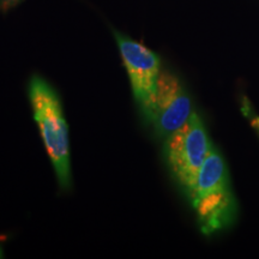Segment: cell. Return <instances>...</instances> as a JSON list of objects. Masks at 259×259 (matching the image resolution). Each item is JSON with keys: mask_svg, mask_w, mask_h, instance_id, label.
Segmentation results:
<instances>
[{"mask_svg": "<svg viewBox=\"0 0 259 259\" xmlns=\"http://www.w3.org/2000/svg\"><path fill=\"white\" fill-rule=\"evenodd\" d=\"M189 192L204 234H212L233 221L235 202L229 187L228 171L222 156L213 148Z\"/></svg>", "mask_w": 259, "mask_h": 259, "instance_id": "6da1fadb", "label": "cell"}, {"mask_svg": "<svg viewBox=\"0 0 259 259\" xmlns=\"http://www.w3.org/2000/svg\"><path fill=\"white\" fill-rule=\"evenodd\" d=\"M29 97L35 121L50 156L61 189L71 186L69 127L56 90L41 77L34 76L29 83Z\"/></svg>", "mask_w": 259, "mask_h": 259, "instance_id": "7a4b0ae2", "label": "cell"}, {"mask_svg": "<svg viewBox=\"0 0 259 259\" xmlns=\"http://www.w3.org/2000/svg\"><path fill=\"white\" fill-rule=\"evenodd\" d=\"M211 148L202 119L194 112L185 124L167 137L164 145L167 162L179 183L187 190L193 186Z\"/></svg>", "mask_w": 259, "mask_h": 259, "instance_id": "3957f363", "label": "cell"}, {"mask_svg": "<svg viewBox=\"0 0 259 259\" xmlns=\"http://www.w3.org/2000/svg\"><path fill=\"white\" fill-rule=\"evenodd\" d=\"M119 50L131 82L132 93L148 120L153 116L160 78V59L153 51L131 38L115 32Z\"/></svg>", "mask_w": 259, "mask_h": 259, "instance_id": "277c9868", "label": "cell"}, {"mask_svg": "<svg viewBox=\"0 0 259 259\" xmlns=\"http://www.w3.org/2000/svg\"><path fill=\"white\" fill-rule=\"evenodd\" d=\"M192 103L180 80L169 72H161L151 122L162 136L180 128L192 114Z\"/></svg>", "mask_w": 259, "mask_h": 259, "instance_id": "5b68a950", "label": "cell"}, {"mask_svg": "<svg viewBox=\"0 0 259 259\" xmlns=\"http://www.w3.org/2000/svg\"><path fill=\"white\" fill-rule=\"evenodd\" d=\"M253 126L258 130V132H259V118L254 119V120H253Z\"/></svg>", "mask_w": 259, "mask_h": 259, "instance_id": "8992f818", "label": "cell"}, {"mask_svg": "<svg viewBox=\"0 0 259 259\" xmlns=\"http://www.w3.org/2000/svg\"><path fill=\"white\" fill-rule=\"evenodd\" d=\"M0 258H3V250H2V247H0Z\"/></svg>", "mask_w": 259, "mask_h": 259, "instance_id": "52a82bcc", "label": "cell"}, {"mask_svg": "<svg viewBox=\"0 0 259 259\" xmlns=\"http://www.w3.org/2000/svg\"><path fill=\"white\" fill-rule=\"evenodd\" d=\"M8 2L9 3H16V2H17V0H8Z\"/></svg>", "mask_w": 259, "mask_h": 259, "instance_id": "ba28073f", "label": "cell"}]
</instances>
